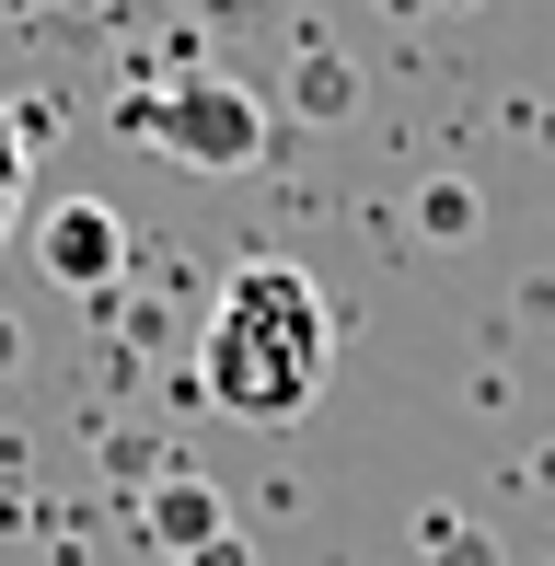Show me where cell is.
Instances as JSON below:
<instances>
[{"instance_id": "6da1fadb", "label": "cell", "mask_w": 555, "mask_h": 566, "mask_svg": "<svg viewBox=\"0 0 555 566\" xmlns=\"http://www.w3.org/2000/svg\"><path fill=\"white\" fill-rule=\"evenodd\" d=\"M336 370V313L324 290L290 266V254H255L232 266V290L209 301V336H197V394L243 428H290L301 405Z\"/></svg>"}, {"instance_id": "7a4b0ae2", "label": "cell", "mask_w": 555, "mask_h": 566, "mask_svg": "<svg viewBox=\"0 0 555 566\" xmlns=\"http://www.w3.org/2000/svg\"><path fill=\"white\" fill-rule=\"evenodd\" d=\"M116 254H128V231H116L105 197H70V209H46V220H35V266L59 277V290H105Z\"/></svg>"}, {"instance_id": "3957f363", "label": "cell", "mask_w": 555, "mask_h": 566, "mask_svg": "<svg viewBox=\"0 0 555 566\" xmlns=\"http://www.w3.org/2000/svg\"><path fill=\"white\" fill-rule=\"evenodd\" d=\"M139 127H163V139H186L197 163H243V150H255V105H243V93H220V82L174 93V105H163V116H139Z\"/></svg>"}, {"instance_id": "277c9868", "label": "cell", "mask_w": 555, "mask_h": 566, "mask_svg": "<svg viewBox=\"0 0 555 566\" xmlns=\"http://www.w3.org/2000/svg\"><path fill=\"white\" fill-rule=\"evenodd\" d=\"M23 186H35V139H23V116L0 105V243H12V220H23Z\"/></svg>"}]
</instances>
